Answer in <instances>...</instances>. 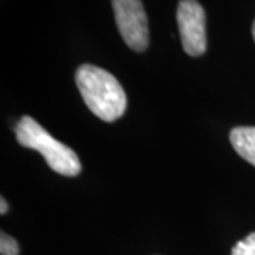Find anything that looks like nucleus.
Segmentation results:
<instances>
[{"label":"nucleus","mask_w":255,"mask_h":255,"mask_svg":"<svg viewBox=\"0 0 255 255\" xmlns=\"http://www.w3.org/2000/svg\"><path fill=\"white\" fill-rule=\"evenodd\" d=\"M75 84L85 105L100 119L114 122L125 114L127 94L118 80L107 70L82 64L75 73Z\"/></svg>","instance_id":"nucleus-1"},{"label":"nucleus","mask_w":255,"mask_h":255,"mask_svg":"<svg viewBox=\"0 0 255 255\" xmlns=\"http://www.w3.org/2000/svg\"><path fill=\"white\" fill-rule=\"evenodd\" d=\"M16 139L21 146L40 152L55 173L74 177L81 172V162L71 147L58 142L31 117H23L16 125Z\"/></svg>","instance_id":"nucleus-2"},{"label":"nucleus","mask_w":255,"mask_h":255,"mask_svg":"<svg viewBox=\"0 0 255 255\" xmlns=\"http://www.w3.org/2000/svg\"><path fill=\"white\" fill-rule=\"evenodd\" d=\"M112 9L121 36L133 51H145L149 46V26L140 0H112Z\"/></svg>","instance_id":"nucleus-3"},{"label":"nucleus","mask_w":255,"mask_h":255,"mask_svg":"<svg viewBox=\"0 0 255 255\" xmlns=\"http://www.w3.org/2000/svg\"><path fill=\"white\" fill-rule=\"evenodd\" d=\"M177 26L183 50L191 57L204 54L207 50L206 11L197 0L179 1Z\"/></svg>","instance_id":"nucleus-4"},{"label":"nucleus","mask_w":255,"mask_h":255,"mask_svg":"<svg viewBox=\"0 0 255 255\" xmlns=\"http://www.w3.org/2000/svg\"><path fill=\"white\" fill-rule=\"evenodd\" d=\"M230 142L248 163L255 166V127H237L230 132Z\"/></svg>","instance_id":"nucleus-5"},{"label":"nucleus","mask_w":255,"mask_h":255,"mask_svg":"<svg viewBox=\"0 0 255 255\" xmlns=\"http://www.w3.org/2000/svg\"><path fill=\"white\" fill-rule=\"evenodd\" d=\"M231 255H255V233L238 241L234 246Z\"/></svg>","instance_id":"nucleus-6"},{"label":"nucleus","mask_w":255,"mask_h":255,"mask_svg":"<svg viewBox=\"0 0 255 255\" xmlns=\"http://www.w3.org/2000/svg\"><path fill=\"white\" fill-rule=\"evenodd\" d=\"M0 253L1 255H18L17 241L9 234L1 233L0 234Z\"/></svg>","instance_id":"nucleus-7"},{"label":"nucleus","mask_w":255,"mask_h":255,"mask_svg":"<svg viewBox=\"0 0 255 255\" xmlns=\"http://www.w3.org/2000/svg\"><path fill=\"white\" fill-rule=\"evenodd\" d=\"M7 210H9V207H7V201L1 197V210H0V213H1V214H6Z\"/></svg>","instance_id":"nucleus-8"},{"label":"nucleus","mask_w":255,"mask_h":255,"mask_svg":"<svg viewBox=\"0 0 255 255\" xmlns=\"http://www.w3.org/2000/svg\"><path fill=\"white\" fill-rule=\"evenodd\" d=\"M253 37H254V41H255V20H254V24H253Z\"/></svg>","instance_id":"nucleus-9"}]
</instances>
